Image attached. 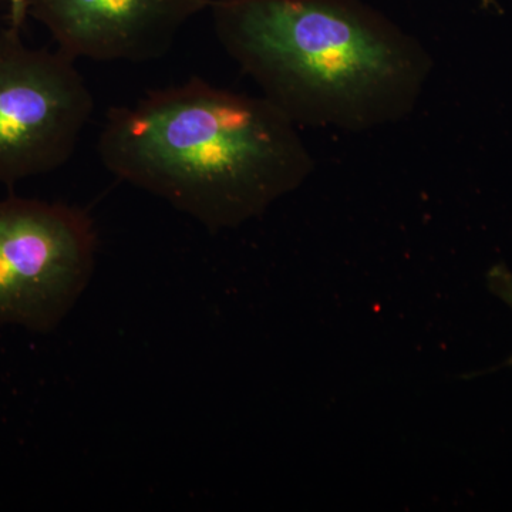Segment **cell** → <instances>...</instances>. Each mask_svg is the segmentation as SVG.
I'll use <instances>...</instances> for the list:
<instances>
[{
  "label": "cell",
  "mask_w": 512,
  "mask_h": 512,
  "mask_svg": "<svg viewBox=\"0 0 512 512\" xmlns=\"http://www.w3.org/2000/svg\"><path fill=\"white\" fill-rule=\"evenodd\" d=\"M97 151L114 177L210 231L259 217L315 170L298 126L271 101L198 77L111 107Z\"/></svg>",
  "instance_id": "obj_1"
},
{
  "label": "cell",
  "mask_w": 512,
  "mask_h": 512,
  "mask_svg": "<svg viewBox=\"0 0 512 512\" xmlns=\"http://www.w3.org/2000/svg\"><path fill=\"white\" fill-rule=\"evenodd\" d=\"M225 52L296 126L409 119L433 73L416 37L362 0H212Z\"/></svg>",
  "instance_id": "obj_2"
},
{
  "label": "cell",
  "mask_w": 512,
  "mask_h": 512,
  "mask_svg": "<svg viewBox=\"0 0 512 512\" xmlns=\"http://www.w3.org/2000/svg\"><path fill=\"white\" fill-rule=\"evenodd\" d=\"M96 229L59 202L0 200V326L53 332L89 285Z\"/></svg>",
  "instance_id": "obj_3"
},
{
  "label": "cell",
  "mask_w": 512,
  "mask_h": 512,
  "mask_svg": "<svg viewBox=\"0 0 512 512\" xmlns=\"http://www.w3.org/2000/svg\"><path fill=\"white\" fill-rule=\"evenodd\" d=\"M94 110L74 60L0 32V184L49 174L72 158Z\"/></svg>",
  "instance_id": "obj_4"
},
{
  "label": "cell",
  "mask_w": 512,
  "mask_h": 512,
  "mask_svg": "<svg viewBox=\"0 0 512 512\" xmlns=\"http://www.w3.org/2000/svg\"><path fill=\"white\" fill-rule=\"evenodd\" d=\"M212 0H29L70 59L148 62L170 50L180 30L210 10Z\"/></svg>",
  "instance_id": "obj_5"
},
{
  "label": "cell",
  "mask_w": 512,
  "mask_h": 512,
  "mask_svg": "<svg viewBox=\"0 0 512 512\" xmlns=\"http://www.w3.org/2000/svg\"><path fill=\"white\" fill-rule=\"evenodd\" d=\"M488 285H490L491 291L512 309V272L510 269L503 264L494 265L488 272ZM508 365H512V357L508 360Z\"/></svg>",
  "instance_id": "obj_6"
},
{
  "label": "cell",
  "mask_w": 512,
  "mask_h": 512,
  "mask_svg": "<svg viewBox=\"0 0 512 512\" xmlns=\"http://www.w3.org/2000/svg\"><path fill=\"white\" fill-rule=\"evenodd\" d=\"M8 3L9 26L22 30L29 16V0H8Z\"/></svg>",
  "instance_id": "obj_7"
}]
</instances>
